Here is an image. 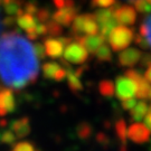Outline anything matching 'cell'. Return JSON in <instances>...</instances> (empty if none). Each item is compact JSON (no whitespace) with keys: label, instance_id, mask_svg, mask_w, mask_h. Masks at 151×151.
I'll list each match as a JSON object with an SVG mask.
<instances>
[{"label":"cell","instance_id":"1","mask_svg":"<svg viewBox=\"0 0 151 151\" xmlns=\"http://www.w3.org/2000/svg\"><path fill=\"white\" fill-rule=\"evenodd\" d=\"M39 73V58L35 47L17 32L0 36V84L22 90L35 83Z\"/></svg>","mask_w":151,"mask_h":151},{"label":"cell","instance_id":"2","mask_svg":"<svg viewBox=\"0 0 151 151\" xmlns=\"http://www.w3.org/2000/svg\"><path fill=\"white\" fill-rule=\"evenodd\" d=\"M109 44L112 50L121 52L129 47V45L134 39V32L131 28L125 26H116L109 35Z\"/></svg>","mask_w":151,"mask_h":151},{"label":"cell","instance_id":"3","mask_svg":"<svg viewBox=\"0 0 151 151\" xmlns=\"http://www.w3.org/2000/svg\"><path fill=\"white\" fill-rule=\"evenodd\" d=\"M72 32L74 37L97 34L99 25L94 18V15H91V14L77 15L72 22Z\"/></svg>","mask_w":151,"mask_h":151},{"label":"cell","instance_id":"4","mask_svg":"<svg viewBox=\"0 0 151 151\" xmlns=\"http://www.w3.org/2000/svg\"><path fill=\"white\" fill-rule=\"evenodd\" d=\"M115 4L108 9H99L93 14L97 25H99V30L103 37L105 38L109 37V35L111 34V32L114 28L116 27V24H118L115 17H114Z\"/></svg>","mask_w":151,"mask_h":151},{"label":"cell","instance_id":"5","mask_svg":"<svg viewBox=\"0 0 151 151\" xmlns=\"http://www.w3.org/2000/svg\"><path fill=\"white\" fill-rule=\"evenodd\" d=\"M64 60L68 64L82 65L88 58V52L78 40H73L66 45L64 50Z\"/></svg>","mask_w":151,"mask_h":151},{"label":"cell","instance_id":"6","mask_svg":"<svg viewBox=\"0 0 151 151\" xmlns=\"http://www.w3.org/2000/svg\"><path fill=\"white\" fill-rule=\"evenodd\" d=\"M137 83L125 75L118 76L115 80V95L120 101L131 99L137 94Z\"/></svg>","mask_w":151,"mask_h":151},{"label":"cell","instance_id":"7","mask_svg":"<svg viewBox=\"0 0 151 151\" xmlns=\"http://www.w3.org/2000/svg\"><path fill=\"white\" fill-rule=\"evenodd\" d=\"M72 42L68 37H48L44 42V47H45V53L46 56L50 58H60L63 54L66 45Z\"/></svg>","mask_w":151,"mask_h":151},{"label":"cell","instance_id":"8","mask_svg":"<svg viewBox=\"0 0 151 151\" xmlns=\"http://www.w3.org/2000/svg\"><path fill=\"white\" fill-rule=\"evenodd\" d=\"M38 22L39 20L36 18V16L28 14L26 11H22V14L16 16V24L20 29L26 32L27 37L29 39H37L38 38L37 34H36V27H37Z\"/></svg>","mask_w":151,"mask_h":151},{"label":"cell","instance_id":"9","mask_svg":"<svg viewBox=\"0 0 151 151\" xmlns=\"http://www.w3.org/2000/svg\"><path fill=\"white\" fill-rule=\"evenodd\" d=\"M43 75L46 80L60 83L66 78V66L57 62H46L43 65Z\"/></svg>","mask_w":151,"mask_h":151},{"label":"cell","instance_id":"10","mask_svg":"<svg viewBox=\"0 0 151 151\" xmlns=\"http://www.w3.org/2000/svg\"><path fill=\"white\" fill-rule=\"evenodd\" d=\"M114 17L116 22L123 26L134 25L137 20V10L132 6H120L118 2L114 8Z\"/></svg>","mask_w":151,"mask_h":151},{"label":"cell","instance_id":"11","mask_svg":"<svg viewBox=\"0 0 151 151\" xmlns=\"http://www.w3.org/2000/svg\"><path fill=\"white\" fill-rule=\"evenodd\" d=\"M77 10L78 9L74 5H67L55 11L52 16V19L58 25H60L62 27L70 26L75 19V17L77 16Z\"/></svg>","mask_w":151,"mask_h":151},{"label":"cell","instance_id":"12","mask_svg":"<svg viewBox=\"0 0 151 151\" xmlns=\"http://www.w3.org/2000/svg\"><path fill=\"white\" fill-rule=\"evenodd\" d=\"M17 109V100L10 88L0 90V116L14 113Z\"/></svg>","mask_w":151,"mask_h":151},{"label":"cell","instance_id":"13","mask_svg":"<svg viewBox=\"0 0 151 151\" xmlns=\"http://www.w3.org/2000/svg\"><path fill=\"white\" fill-rule=\"evenodd\" d=\"M128 138L132 142L138 143V145L146 143L150 139V130L147 128L146 124L135 122L131 124L128 129Z\"/></svg>","mask_w":151,"mask_h":151},{"label":"cell","instance_id":"14","mask_svg":"<svg viewBox=\"0 0 151 151\" xmlns=\"http://www.w3.org/2000/svg\"><path fill=\"white\" fill-rule=\"evenodd\" d=\"M64 65L66 66V81H67L68 88L74 93L82 92L83 91V83L81 80L82 73H83L82 68L74 70L66 62H64Z\"/></svg>","mask_w":151,"mask_h":151},{"label":"cell","instance_id":"15","mask_svg":"<svg viewBox=\"0 0 151 151\" xmlns=\"http://www.w3.org/2000/svg\"><path fill=\"white\" fill-rule=\"evenodd\" d=\"M76 40H78L80 43L86 48V50L91 54H95L97 49L102 46L103 44H105L106 38L103 37L100 34H94V35H84V36H78L75 37Z\"/></svg>","mask_w":151,"mask_h":151},{"label":"cell","instance_id":"16","mask_svg":"<svg viewBox=\"0 0 151 151\" xmlns=\"http://www.w3.org/2000/svg\"><path fill=\"white\" fill-rule=\"evenodd\" d=\"M141 57H142L141 50H139L135 47H131V48H125L123 50H121L119 57H118V60H119V64L121 66L131 67V66H134L135 64H138L141 60Z\"/></svg>","mask_w":151,"mask_h":151},{"label":"cell","instance_id":"17","mask_svg":"<svg viewBox=\"0 0 151 151\" xmlns=\"http://www.w3.org/2000/svg\"><path fill=\"white\" fill-rule=\"evenodd\" d=\"M8 128L15 133L17 139H22V138L27 137L30 133V131H32L30 120L26 118V116H22V118L10 121L8 123Z\"/></svg>","mask_w":151,"mask_h":151},{"label":"cell","instance_id":"18","mask_svg":"<svg viewBox=\"0 0 151 151\" xmlns=\"http://www.w3.org/2000/svg\"><path fill=\"white\" fill-rule=\"evenodd\" d=\"M149 111V105L146 101H140L135 104V106L131 111H130V115H131V119L134 120L135 122H140L141 120L145 119V116L147 115Z\"/></svg>","mask_w":151,"mask_h":151},{"label":"cell","instance_id":"19","mask_svg":"<svg viewBox=\"0 0 151 151\" xmlns=\"http://www.w3.org/2000/svg\"><path fill=\"white\" fill-rule=\"evenodd\" d=\"M137 97L140 100H149L151 99V83L147 81L146 78L142 76L139 81L137 82Z\"/></svg>","mask_w":151,"mask_h":151},{"label":"cell","instance_id":"20","mask_svg":"<svg viewBox=\"0 0 151 151\" xmlns=\"http://www.w3.org/2000/svg\"><path fill=\"white\" fill-rule=\"evenodd\" d=\"M99 92L104 97H112L115 93V86L110 80H103L99 83Z\"/></svg>","mask_w":151,"mask_h":151},{"label":"cell","instance_id":"21","mask_svg":"<svg viewBox=\"0 0 151 151\" xmlns=\"http://www.w3.org/2000/svg\"><path fill=\"white\" fill-rule=\"evenodd\" d=\"M95 56H96V60L100 62H111L112 60L111 48L106 44H103L102 46L95 52Z\"/></svg>","mask_w":151,"mask_h":151},{"label":"cell","instance_id":"22","mask_svg":"<svg viewBox=\"0 0 151 151\" xmlns=\"http://www.w3.org/2000/svg\"><path fill=\"white\" fill-rule=\"evenodd\" d=\"M115 133L118 135L122 145H127V135H128V128L124 120H119L115 123Z\"/></svg>","mask_w":151,"mask_h":151},{"label":"cell","instance_id":"23","mask_svg":"<svg viewBox=\"0 0 151 151\" xmlns=\"http://www.w3.org/2000/svg\"><path fill=\"white\" fill-rule=\"evenodd\" d=\"M76 132H77V135L80 139L86 140L88 138H91L92 133H93V128L91 127V124L87 122H81L76 129Z\"/></svg>","mask_w":151,"mask_h":151},{"label":"cell","instance_id":"24","mask_svg":"<svg viewBox=\"0 0 151 151\" xmlns=\"http://www.w3.org/2000/svg\"><path fill=\"white\" fill-rule=\"evenodd\" d=\"M16 141H17V137L9 128L1 130V132H0V142L1 143L7 145V146H11V145H15Z\"/></svg>","mask_w":151,"mask_h":151},{"label":"cell","instance_id":"25","mask_svg":"<svg viewBox=\"0 0 151 151\" xmlns=\"http://www.w3.org/2000/svg\"><path fill=\"white\" fill-rule=\"evenodd\" d=\"M140 35L146 38L151 47V15L147 17L145 22L140 25Z\"/></svg>","mask_w":151,"mask_h":151},{"label":"cell","instance_id":"26","mask_svg":"<svg viewBox=\"0 0 151 151\" xmlns=\"http://www.w3.org/2000/svg\"><path fill=\"white\" fill-rule=\"evenodd\" d=\"M133 4L134 9L141 14H149L151 12V4L148 0H130Z\"/></svg>","mask_w":151,"mask_h":151},{"label":"cell","instance_id":"27","mask_svg":"<svg viewBox=\"0 0 151 151\" xmlns=\"http://www.w3.org/2000/svg\"><path fill=\"white\" fill-rule=\"evenodd\" d=\"M46 27H47V34L50 35L52 37L55 36H60V34L63 32V27L58 25L57 22H55L53 19H50L46 22Z\"/></svg>","mask_w":151,"mask_h":151},{"label":"cell","instance_id":"28","mask_svg":"<svg viewBox=\"0 0 151 151\" xmlns=\"http://www.w3.org/2000/svg\"><path fill=\"white\" fill-rule=\"evenodd\" d=\"M11 151H38L32 142L29 141H22V142H18L15 143Z\"/></svg>","mask_w":151,"mask_h":151},{"label":"cell","instance_id":"29","mask_svg":"<svg viewBox=\"0 0 151 151\" xmlns=\"http://www.w3.org/2000/svg\"><path fill=\"white\" fill-rule=\"evenodd\" d=\"M116 2V0H92L93 7H101V8H110Z\"/></svg>","mask_w":151,"mask_h":151},{"label":"cell","instance_id":"30","mask_svg":"<svg viewBox=\"0 0 151 151\" xmlns=\"http://www.w3.org/2000/svg\"><path fill=\"white\" fill-rule=\"evenodd\" d=\"M137 103H138L137 102V100L133 99V97H131V99H127V100H124V101H121V105H122L123 110L131 111V110L135 106Z\"/></svg>","mask_w":151,"mask_h":151},{"label":"cell","instance_id":"31","mask_svg":"<svg viewBox=\"0 0 151 151\" xmlns=\"http://www.w3.org/2000/svg\"><path fill=\"white\" fill-rule=\"evenodd\" d=\"M134 40H135V44H137L139 47H141V48L147 49L148 47H149V44H148V42H147V39L143 37V36H141L140 34L137 35V36H134Z\"/></svg>","mask_w":151,"mask_h":151},{"label":"cell","instance_id":"32","mask_svg":"<svg viewBox=\"0 0 151 151\" xmlns=\"http://www.w3.org/2000/svg\"><path fill=\"white\" fill-rule=\"evenodd\" d=\"M35 47V50H36V54H37L38 58L39 60H43L44 57H46V53H45V47H44L43 44L37 43L34 45Z\"/></svg>","mask_w":151,"mask_h":151},{"label":"cell","instance_id":"33","mask_svg":"<svg viewBox=\"0 0 151 151\" xmlns=\"http://www.w3.org/2000/svg\"><path fill=\"white\" fill-rule=\"evenodd\" d=\"M53 2H54V6L57 9L63 8V7H65V6L67 5H74V1L73 0H53Z\"/></svg>","mask_w":151,"mask_h":151},{"label":"cell","instance_id":"34","mask_svg":"<svg viewBox=\"0 0 151 151\" xmlns=\"http://www.w3.org/2000/svg\"><path fill=\"white\" fill-rule=\"evenodd\" d=\"M97 142H100L101 145H103V146H105V145H108V137L104 134V133H99L97 134V138H96Z\"/></svg>","mask_w":151,"mask_h":151},{"label":"cell","instance_id":"35","mask_svg":"<svg viewBox=\"0 0 151 151\" xmlns=\"http://www.w3.org/2000/svg\"><path fill=\"white\" fill-rule=\"evenodd\" d=\"M143 120H145L146 127L150 130V132H151V111H148V113H147V115L145 116V119Z\"/></svg>","mask_w":151,"mask_h":151},{"label":"cell","instance_id":"36","mask_svg":"<svg viewBox=\"0 0 151 151\" xmlns=\"http://www.w3.org/2000/svg\"><path fill=\"white\" fill-rule=\"evenodd\" d=\"M145 78H146L149 83H151V64L149 65V67L147 68L146 73H145Z\"/></svg>","mask_w":151,"mask_h":151},{"label":"cell","instance_id":"37","mask_svg":"<svg viewBox=\"0 0 151 151\" xmlns=\"http://www.w3.org/2000/svg\"><path fill=\"white\" fill-rule=\"evenodd\" d=\"M2 28H4V24H2V20L0 19V34L2 32Z\"/></svg>","mask_w":151,"mask_h":151},{"label":"cell","instance_id":"38","mask_svg":"<svg viewBox=\"0 0 151 151\" xmlns=\"http://www.w3.org/2000/svg\"><path fill=\"white\" fill-rule=\"evenodd\" d=\"M148 1H149V2H150V4H151V0H148Z\"/></svg>","mask_w":151,"mask_h":151}]
</instances>
